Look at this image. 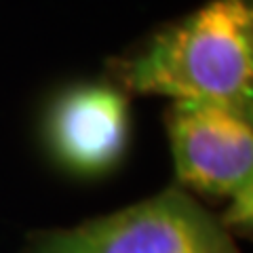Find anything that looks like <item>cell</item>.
Returning <instances> with one entry per match:
<instances>
[{
    "mask_svg": "<svg viewBox=\"0 0 253 253\" xmlns=\"http://www.w3.org/2000/svg\"><path fill=\"white\" fill-rule=\"evenodd\" d=\"M126 95L251 110L253 11L249 0H211L146 44L108 63Z\"/></svg>",
    "mask_w": 253,
    "mask_h": 253,
    "instance_id": "6da1fadb",
    "label": "cell"
},
{
    "mask_svg": "<svg viewBox=\"0 0 253 253\" xmlns=\"http://www.w3.org/2000/svg\"><path fill=\"white\" fill-rule=\"evenodd\" d=\"M179 188L209 201H228L221 221L251 234L253 129L251 110L173 101L165 114Z\"/></svg>",
    "mask_w": 253,
    "mask_h": 253,
    "instance_id": "7a4b0ae2",
    "label": "cell"
},
{
    "mask_svg": "<svg viewBox=\"0 0 253 253\" xmlns=\"http://www.w3.org/2000/svg\"><path fill=\"white\" fill-rule=\"evenodd\" d=\"M26 253H241L221 217L184 188L112 215L30 236Z\"/></svg>",
    "mask_w": 253,
    "mask_h": 253,
    "instance_id": "3957f363",
    "label": "cell"
},
{
    "mask_svg": "<svg viewBox=\"0 0 253 253\" xmlns=\"http://www.w3.org/2000/svg\"><path fill=\"white\" fill-rule=\"evenodd\" d=\"M44 141L70 173L106 175L123 163L131 141L129 95L110 81L61 91L46 110Z\"/></svg>",
    "mask_w": 253,
    "mask_h": 253,
    "instance_id": "277c9868",
    "label": "cell"
}]
</instances>
